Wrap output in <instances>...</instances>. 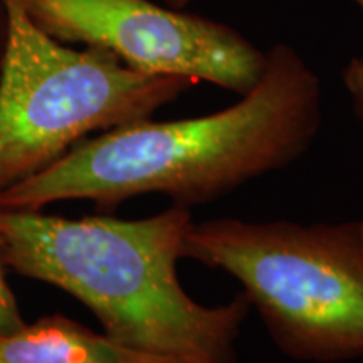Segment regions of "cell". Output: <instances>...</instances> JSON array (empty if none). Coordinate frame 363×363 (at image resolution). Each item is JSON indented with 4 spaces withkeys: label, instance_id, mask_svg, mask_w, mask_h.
I'll use <instances>...</instances> for the list:
<instances>
[{
    "label": "cell",
    "instance_id": "cell-1",
    "mask_svg": "<svg viewBox=\"0 0 363 363\" xmlns=\"http://www.w3.org/2000/svg\"><path fill=\"white\" fill-rule=\"evenodd\" d=\"M266 56L257 84L225 110L101 131L0 192V208L84 199L108 211L145 194L189 208L291 165L321 128V83L291 45L274 44Z\"/></svg>",
    "mask_w": 363,
    "mask_h": 363
},
{
    "label": "cell",
    "instance_id": "cell-2",
    "mask_svg": "<svg viewBox=\"0 0 363 363\" xmlns=\"http://www.w3.org/2000/svg\"><path fill=\"white\" fill-rule=\"evenodd\" d=\"M192 225L179 206L143 219L0 208V254L21 276L74 296L126 348L170 363H238L251 306L244 294L206 306L185 291L177 264Z\"/></svg>",
    "mask_w": 363,
    "mask_h": 363
},
{
    "label": "cell",
    "instance_id": "cell-3",
    "mask_svg": "<svg viewBox=\"0 0 363 363\" xmlns=\"http://www.w3.org/2000/svg\"><path fill=\"white\" fill-rule=\"evenodd\" d=\"M184 259L238 281L289 358L333 363L363 357V219L194 222Z\"/></svg>",
    "mask_w": 363,
    "mask_h": 363
},
{
    "label": "cell",
    "instance_id": "cell-4",
    "mask_svg": "<svg viewBox=\"0 0 363 363\" xmlns=\"http://www.w3.org/2000/svg\"><path fill=\"white\" fill-rule=\"evenodd\" d=\"M7 11L0 192L48 169L94 131L148 120L197 84L135 71L101 48H71L44 33L22 0H7Z\"/></svg>",
    "mask_w": 363,
    "mask_h": 363
},
{
    "label": "cell",
    "instance_id": "cell-5",
    "mask_svg": "<svg viewBox=\"0 0 363 363\" xmlns=\"http://www.w3.org/2000/svg\"><path fill=\"white\" fill-rule=\"evenodd\" d=\"M22 2L54 39L101 48L145 74L207 81L244 96L266 69V52L234 27L152 0Z\"/></svg>",
    "mask_w": 363,
    "mask_h": 363
},
{
    "label": "cell",
    "instance_id": "cell-6",
    "mask_svg": "<svg viewBox=\"0 0 363 363\" xmlns=\"http://www.w3.org/2000/svg\"><path fill=\"white\" fill-rule=\"evenodd\" d=\"M0 363H170L131 350L62 315L39 318L0 337Z\"/></svg>",
    "mask_w": 363,
    "mask_h": 363
},
{
    "label": "cell",
    "instance_id": "cell-7",
    "mask_svg": "<svg viewBox=\"0 0 363 363\" xmlns=\"http://www.w3.org/2000/svg\"><path fill=\"white\" fill-rule=\"evenodd\" d=\"M4 266L6 264H4L2 254H0V337L11 335L26 325L19 306H17L16 296H13L12 289L9 288Z\"/></svg>",
    "mask_w": 363,
    "mask_h": 363
},
{
    "label": "cell",
    "instance_id": "cell-8",
    "mask_svg": "<svg viewBox=\"0 0 363 363\" xmlns=\"http://www.w3.org/2000/svg\"><path fill=\"white\" fill-rule=\"evenodd\" d=\"M352 2H355L363 11V0H352ZM343 83L352 98L353 110L363 121V56L352 59L348 62L343 71Z\"/></svg>",
    "mask_w": 363,
    "mask_h": 363
},
{
    "label": "cell",
    "instance_id": "cell-9",
    "mask_svg": "<svg viewBox=\"0 0 363 363\" xmlns=\"http://www.w3.org/2000/svg\"><path fill=\"white\" fill-rule=\"evenodd\" d=\"M9 34V11H7V0H0V66H2L4 51H6Z\"/></svg>",
    "mask_w": 363,
    "mask_h": 363
},
{
    "label": "cell",
    "instance_id": "cell-10",
    "mask_svg": "<svg viewBox=\"0 0 363 363\" xmlns=\"http://www.w3.org/2000/svg\"><path fill=\"white\" fill-rule=\"evenodd\" d=\"M163 2H165L167 6L172 9H184V7H187L192 0H163Z\"/></svg>",
    "mask_w": 363,
    "mask_h": 363
}]
</instances>
